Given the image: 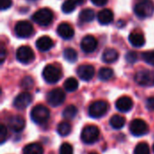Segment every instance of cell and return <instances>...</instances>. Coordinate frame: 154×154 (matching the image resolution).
Segmentation results:
<instances>
[{"instance_id": "obj_1", "label": "cell", "mask_w": 154, "mask_h": 154, "mask_svg": "<svg viewBox=\"0 0 154 154\" xmlns=\"http://www.w3.org/2000/svg\"><path fill=\"white\" fill-rule=\"evenodd\" d=\"M134 14L139 18H148L154 13V2L152 0H138L134 6Z\"/></svg>"}, {"instance_id": "obj_2", "label": "cell", "mask_w": 154, "mask_h": 154, "mask_svg": "<svg viewBox=\"0 0 154 154\" xmlns=\"http://www.w3.org/2000/svg\"><path fill=\"white\" fill-rule=\"evenodd\" d=\"M31 118L37 125H44L50 118V111L46 106L37 105L31 111Z\"/></svg>"}, {"instance_id": "obj_3", "label": "cell", "mask_w": 154, "mask_h": 154, "mask_svg": "<svg viewBox=\"0 0 154 154\" xmlns=\"http://www.w3.org/2000/svg\"><path fill=\"white\" fill-rule=\"evenodd\" d=\"M32 19L34 23L41 26H48L52 23L53 13L49 8H42L32 14Z\"/></svg>"}, {"instance_id": "obj_4", "label": "cell", "mask_w": 154, "mask_h": 154, "mask_svg": "<svg viewBox=\"0 0 154 154\" xmlns=\"http://www.w3.org/2000/svg\"><path fill=\"white\" fill-rule=\"evenodd\" d=\"M42 77L47 83L54 84L61 79L62 72H61L60 69L58 68L57 66H55L53 64H49V65L45 66V68L43 69Z\"/></svg>"}, {"instance_id": "obj_5", "label": "cell", "mask_w": 154, "mask_h": 154, "mask_svg": "<svg viewBox=\"0 0 154 154\" xmlns=\"http://www.w3.org/2000/svg\"><path fill=\"white\" fill-rule=\"evenodd\" d=\"M135 82L143 87L154 86V70L143 69L138 71L134 76Z\"/></svg>"}, {"instance_id": "obj_6", "label": "cell", "mask_w": 154, "mask_h": 154, "mask_svg": "<svg viewBox=\"0 0 154 154\" xmlns=\"http://www.w3.org/2000/svg\"><path fill=\"white\" fill-rule=\"evenodd\" d=\"M108 110V104L106 101L98 100L93 102L88 107V115L92 118H100L104 116Z\"/></svg>"}, {"instance_id": "obj_7", "label": "cell", "mask_w": 154, "mask_h": 154, "mask_svg": "<svg viewBox=\"0 0 154 154\" xmlns=\"http://www.w3.org/2000/svg\"><path fill=\"white\" fill-rule=\"evenodd\" d=\"M99 129L96 125H87L81 133V140L84 143L91 144L97 141L99 137Z\"/></svg>"}, {"instance_id": "obj_8", "label": "cell", "mask_w": 154, "mask_h": 154, "mask_svg": "<svg viewBox=\"0 0 154 154\" xmlns=\"http://www.w3.org/2000/svg\"><path fill=\"white\" fill-rule=\"evenodd\" d=\"M14 32L20 38H28L33 32V27L28 21H19L14 25Z\"/></svg>"}, {"instance_id": "obj_9", "label": "cell", "mask_w": 154, "mask_h": 154, "mask_svg": "<svg viewBox=\"0 0 154 154\" xmlns=\"http://www.w3.org/2000/svg\"><path fill=\"white\" fill-rule=\"evenodd\" d=\"M47 102L52 106H60L66 99L65 92L61 88H54L47 94Z\"/></svg>"}, {"instance_id": "obj_10", "label": "cell", "mask_w": 154, "mask_h": 154, "mask_svg": "<svg viewBox=\"0 0 154 154\" xmlns=\"http://www.w3.org/2000/svg\"><path fill=\"white\" fill-rule=\"evenodd\" d=\"M34 52L28 46H21L16 51V59L23 64H29L34 60Z\"/></svg>"}, {"instance_id": "obj_11", "label": "cell", "mask_w": 154, "mask_h": 154, "mask_svg": "<svg viewBox=\"0 0 154 154\" xmlns=\"http://www.w3.org/2000/svg\"><path fill=\"white\" fill-rule=\"evenodd\" d=\"M129 130L134 136H142L148 133L149 126L146 122L142 119H134L131 122Z\"/></svg>"}, {"instance_id": "obj_12", "label": "cell", "mask_w": 154, "mask_h": 154, "mask_svg": "<svg viewBox=\"0 0 154 154\" xmlns=\"http://www.w3.org/2000/svg\"><path fill=\"white\" fill-rule=\"evenodd\" d=\"M32 101V97L28 92H23L19 94L14 100V106L17 109L26 108Z\"/></svg>"}, {"instance_id": "obj_13", "label": "cell", "mask_w": 154, "mask_h": 154, "mask_svg": "<svg viewBox=\"0 0 154 154\" xmlns=\"http://www.w3.org/2000/svg\"><path fill=\"white\" fill-rule=\"evenodd\" d=\"M77 74L84 81H89L93 79L95 75V68L92 65L84 64L78 68Z\"/></svg>"}, {"instance_id": "obj_14", "label": "cell", "mask_w": 154, "mask_h": 154, "mask_svg": "<svg viewBox=\"0 0 154 154\" xmlns=\"http://www.w3.org/2000/svg\"><path fill=\"white\" fill-rule=\"evenodd\" d=\"M80 47L84 52L91 53L97 47V40L92 35H87L82 39L81 43H80Z\"/></svg>"}, {"instance_id": "obj_15", "label": "cell", "mask_w": 154, "mask_h": 154, "mask_svg": "<svg viewBox=\"0 0 154 154\" xmlns=\"http://www.w3.org/2000/svg\"><path fill=\"white\" fill-rule=\"evenodd\" d=\"M8 126L13 132L19 133L23 130L25 126V120L21 116H11L8 120Z\"/></svg>"}, {"instance_id": "obj_16", "label": "cell", "mask_w": 154, "mask_h": 154, "mask_svg": "<svg viewBox=\"0 0 154 154\" xmlns=\"http://www.w3.org/2000/svg\"><path fill=\"white\" fill-rule=\"evenodd\" d=\"M58 34L65 40H69L74 36V29L73 27L68 23H61L58 25L57 28Z\"/></svg>"}, {"instance_id": "obj_17", "label": "cell", "mask_w": 154, "mask_h": 154, "mask_svg": "<svg viewBox=\"0 0 154 154\" xmlns=\"http://www.w3.org/2000/svg\"><path fill=\"white\" fill-rule=\"evenodd\" d=\"M133 106H134V102L132 98L126 96L119 97L116 102V107L120 112H125V113L128 112L133 108Z\"/></svg>"}, {"instance_id": "obj_18", "label": "cell", "mask_w": 154, "mask_h": 154, "mask_svg": "<svg viewBox=\"0 0 154 154\" xmlns=\"http://www.w3.org/2000/svg\"><path fill=\"white\" fill-rule=\"evenodd\" d=\"M35 45L40 51H48L53 47V41L49 36H42L36 41Z\"/></svg>"}, {"instance_id": "obj_19", "label": "cell", "mask_w": 154, "mask_h": 154, "mask_svg": "<svg viewBox=\"0 0 154 154\" xmlns=\"http://www.w3.org/2000/svg\"><path fill=\"white\" fill-rule=\"evenodd\" d=\"M129 42H131V44L134 47L140 48V47H143L145 44V38H144V36H143V34L142 32L134 31V32H132L130 33Z\"/></svg>"}, {"instance_id": "obj_20", "label": "cell", "mask_w": 154, "mask_h": 154, "mask_svg": "<svg viewBox=\"0 0 154 154\" xmlns=\"http://www.w3.org/2000/svg\"><path fill=\"white\" fill-rule=\"evenodd\" d=\"M97 20H98L99 23L103 24V25L111 23L112 21L114 20V14H113L112 10L107 9V8L101 10L97 14Z\"/></svg>"}, {"instance_id": "obj_21", "label": "cell", "mask_w": 154, "mask_h": 154, "mask_svg": "<svg viewBox=\"0 0 154 154\" xmlns=\"http://www.w3.org/2000/svg\"><path fill=\"white\" fill-rule=\"evenodd\" d=\"M118 57H119L118 51L112 48L105 50L102 54V60L106 63H113L118 60Z\"/></svg>"}, {"instance_id": "obj_22", "label": "cell", "mask_w": 154, "mask_h": 154, "mask_svg": "<svg viewBox=\"0 0 154 154\" xmlns=\"http://www.w3.org/2000/svg\"><path fill=\"white\" fill-rule=\"evenodd\" d=\"M85 0H66L61 6V10L65 14H69L75 10L78 5H82Z\"/></svg>"}, {"instance_id": "obj_23", "label": "cell", "mask_w": 154, "mask_h": 154, "mask_svg": "<svg viewBox=\"0 0 154 154\" xmlns=\"http://www.w3.org/2000/svg\"><path fill=\"white\" fill-rule=\"evenodd\" d=\"M23 154H43V148L40 143H32L24 147Z\"/></svg>"}, {"instance_id": "obj_24", "label": "cell", "mask_w": 154, "mask_h": 154, "mask_svg": "<svg viewBox=\"0 0 154 154\" xmlns=\"http://www.w3.org/2000/svg\"><path fill=\"white\" fill-rule=\"evenodd\" d=\"M95 18V12L92 9L87 8L80 12L79 14V20L82 23H90Z\"/></svg>"}, {"instance_id": "obj_25", "label": "cell", "mask_w": 154, "mask_h": 154, "mask_svg": "<svg viewBox=\"0 0 154 154\" xmlns=\"http://www.w3.org/2000/svg\"><path fill=\"white\" fill-rule=\"evenodd\" d=\"M125 118L121 116L116 115L112 116L110 119V125L114 129H121L125 126Z\"/></svg>"}, {"instance_id": "obj_26", "label": "cell", "mask_w": 154, "mask_h": 154, "mask_svg": "<svg viewBox=\"0 0 154 154\" xmlns=\"http://www.w3.org/2000/svg\"><path fill=\"white\" fill-rule=\"evenodd\" d=\"M64 88L68 92H73L76 91L79 88V82L75 78H69L65 80L64 84Z\"/></svg>"}, {"instance_id": "obj_27", "label": "cell", "mask_w": 154, "mask_h": 154, "mask_svg": "<svg viewBox=\"0 0 154 154\" xmlns=\"http://www.w3.org/2000/svg\"><path fill=\"white\" fill-rule=\"evenodd\" d=\"M114 77V70L110 68H102L100 69L99 72H98V78L103 80V81H106L111 79Z\"/></svg>"}, {"instance_id": "obj_28", "label": "cell", "mask_w": 154, "mask_h": 154, "mask_svg": "<svg viewBox=\"0 0 154 154\" xmlns=\"http://www.w3.org/2000/svg\"><path fill=\"white\" fill-rule=\"evenodd\" d=\"M77 114H78V108L75 106H73V105H69V106H68L63 110L62 116H63L64 118L69 119V120H71V119L75 118V116H77Z\"/></svg>"}, {"instance_id": "obj_29", "label": "cell", "mask_w": 154, "mask_h": 154, "mask_svg": "<svg viewBox=\"0 0 154 154\" xmlns=\"http://www.w3.org/2000/svg\"><path fill=\"white\" fill-rule=\"evenodd\" d=\"M64 59L69 62H75L78 60V53L72 48H67L63 52Z\"/></svg>"}, {"instance_id": "obj_30", "label": "cell", "mask_w": 154, "mask_h": 154, "mask_svg": "<svg viewBox=\"0 0 154 154\" xmlns=\"http://www.w3.org/2000/svg\"><path fill=\"white\" fill-rule=\"evenodd\" d=\"M57 131L60 135L61 136H67L69 134L71 131V125L68 122H61L58 125Z\"/></svg>"}, {"instance_id": "obj_31", "label": "cell", "mask_w": 154, "mask_h": 154, "mask_svg": "<svg viewBox=\"0 0 154 154\" xmlns=\"http://www.w3.org/2000/svg\"><path fill=\"white\" fill-rule=\"evenodd\" d=\"M134 154H151L150 147L146 143H140L136 145Z\"/></svg>"}, {"instance_id": "obj_32", "label": "cell", "mask_w": 154, "mask_h": 154, "mask_svg": "<svg viewBox=\"0 0 154 154\" xmlns=\"http://www.w3.org/2000/svg\"><path fill=\"white\" fill-rule=\"evenodd\" d=\"M34 85V80L32 77L26 76L21 81V87L24 89H31Z\"/></svg>"}, {"instance_id": "obj_33", "label": "cell", "mask_w": 154, "mask_h": 154, "mask_svg": "<svg viewBox=\"0 0 154 154\" xmlns=\"http://www.w3.org/2000/svg\"><path fill=\"white\" fill-rule=\"evenodd\" d=\"M142 57H143V60L152 65V66H154V50L153 51H144L142 53Z\"/></svg>"}, {"instance_id": "obj_34", "label": "cell", "mask_w": 154, "mask_h": 154, "mask_svg": "<svg viewBox=\"0 0 154 154\" xmlns=\"http://www.w3.org/2000/svg\"><path fill=\"white\" fill-rule=\"evenodd\" d=\"M125 60L128 62V63H135L137 60H138V55L136 52L134 51H128L125 55Z\"/></svg>"}, {"instance_id": "obj_35", "label": "cell", "mask_w": 154, "mask_h": 154, "mask_svg": "<svg viewBox=\"0 0 154 154\" xmlns=\"http://www.w3.org/2000/svg\"><path fill=\"white\" fill-rule=\"evenodd\" d=\"M60 154H73V147L68 143H63L60 148Z\"/></svg>"}, {"instance_id": "obj_36", "label": "cell", "mask_w": 154, "mask_h": 154, "mask_svg": "<svg viewBox=\"0 0 154 154\" xmlns=\"http://www.w3.org/2000/svg\"><path fill=\"white\" fill-rule=\"evenodd\" d=\"M8 134H7V129L4 125H0V141L1 143H4L5 142V140L7 139Z\"/></svg>"}, {"instance_id": "obj_37", "label": "cell", "mask_w": 154, "mask_h": 154, "mask_svg": "<svg viewBox=\"0 0 154 154\" xmlns=\"http://www.w3.org/2000/svg\"><path fill=\"white\" fill-rule=\"evenodd\" d=\"M0 5H1V10H6L11 7L12 0H0Z\"/></svg>"}, {"instance_id": "obj_38", "label": "cell", "mask_w": 154, "mask_h": 154, "mask_svg": "<svg viewBox=\"0 0 154 154\" xmlns=\"http://www.w3.org/2000/svg\"><path fill=\"white\" fill-rule=\"evenodd\" d=\"M5 57H6V51H5L4 43L2 42L1 43V47H0V60H1V63H3L5 61Z\"/></svg>"}, {"instance_id": "obj_39", "label": "cell", "mask_w": 154, "mask_h": 154, "mask_svg": "<svg viewBox=\"0 0 154 154\" xmlns=\"http://www.w3.org/2000/svg\"><path fill=\"white\" fill-rule=\"evenodd\" d=\"M146 107L149 111H154V97H149L146 100Z\"/></svg>"}, {"instance_id": "obj_40", "label": "cell", "mask_w": 154, "mask_h": 154, "mask_svg": "<svg viewBox=\"0 0 154 154\" xmlns=\"http://www.w3.org/2000/svg\"><path fill=\"white\" fill-rule=\"evenodd\" d=\"M91 2L97 6H103L107 3V0H91Z\"/></svg>"}, {"instance_id": "obj_41", "label": "cell", "mask_w": 154, "mask_h": 154, "mask_svg": "<svg viewBox=\"0 0 154 154\" xmlns=\"http://www.w3.org/2000/svg\"><path fill=\"white\" fill-rule=\"evenodd\" d=\"M90 154H97V153H96V152H92V153H90Z\"/></svg>"}, {"instance_id": "obj_42", "label": "cell", "mask_w": 154, "mask_h": 154, "mask_svg": "<svg viewBox=\"0 0 154 154\" xmlns=\"http://www.w3.org/2000/svg\"><path fill=\"white\" fill-rule=\"evenodd\" d=\"M153 152H154V145H153Z\"/></svg>"}]
</instances>
